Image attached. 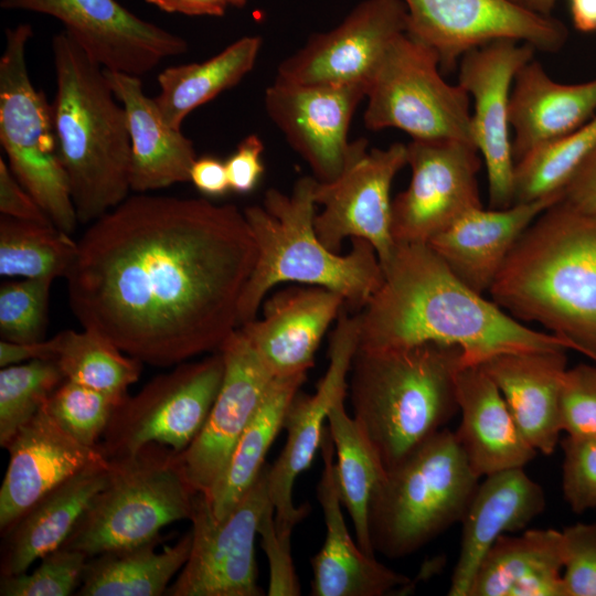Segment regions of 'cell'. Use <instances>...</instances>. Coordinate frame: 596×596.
I'll use <instances>...</instances> for the list:
<instances>
[{
    "instance_id": "6da1fadb",
    "label": "cell",
    "mask_w": 596,
    "mask_h": 596,
    "mask_svg": "<svg viewBox=\"0 0 596 596\" xmlns=\"http://www.w3.org/2000/svg\"><path fill=\"white\" fill-rule=\"evenodd\" d=\"M66 279L71 310L124 353L171 366L238 328L257 248L244 212L139 193L91 223Z\"/></svg>"
},
{
    "instance_id": "7a4b0ae2",
    "label": "cell",
    "mask_w": 596,
    "mask_h": 596,
    "mask_svg": "<svg viewBox=\"0 0 596 596\" xmlns=\"http://www.w3.org/2000/svg\"><path fill=\"white\" fill-rule=\"evenodd\" d=\"M383 281L356 313L358 348L456 345L465 365L508 352L570 350L565 339L536 331L465 285L426 243L396 244Z\"/></svg>"
},
{
    "instance_id": "3957f363",
    "label": "cell",
    "mask_w": 596,
    "mask_h": 596,
    "mask_svg": "<svg viewBox=\"0 0 596 596\" xmlns=\"http://www.w3.org/2000/svg\"><path fill=\"white\" fill-rule=\"evenodd\" d=\"M491 300L536 322L570 350H596V215L558 200L524 231L492 283Z\"/></svg>"
},
{
    "instance_id": "277c9868",
    "label": "cell",
    "mask_w": 596,
    "mask_h": 596,
    "mask_svg": "<svg viewBox=\"0 0 596 596\" xmlns=\"http://www.w3.org/2000/svg\"><path fill=\"white\" fill-rule=\"evenodd\" d=\"M52 103L60 159L79 223H93L128 198L131 141L124 106L104 68L65 31L52 41Z\"/></svg>"
},
{
    "instance_id": "5b68a950",
    "label": "cell",
    "mask_w": 596,
    "mask_h": 596,
    "mask_svg": "<svg viewBox=\"0 0 596 596\" xmlns=\"http://www.w3.org/2000/svg\"><path fill=\"white\" fill-rule=\"evenodd\" d=\"M462 366L464 353L456 345L356 349L348 376L352 416L385 470L445 428L456 414V379Z\"/></svg>"
},
{
    "instance_id": "8992f818",
    "label": "cell",
    "mask_w": 596,
    "mask_h": 596,
    "mask_svg": "<svg viewBox=\"0 0 596 596\" xmlns=\"http://www.w3.org/2000/svg\"><path fill=\"white\" fill-rule=\"evenodd\" d=\"M317 180L299 178L290 194L268 189L263 206L243 212L257 256L238 305V327L256 318L266 295L277 284L294 281L340 294L345 307L361 310L383 281V268L371 243L351 238L345 255L332 252L315 230Z\"/></svg>"
},
{
    "instance_id": "52a82bcc",
    "label": "cell",
    "mask_w": 596,
    "mask_h": 596,
    "mask_svg": "<svg viewBox=\"0 0 596 596\" xmlns=\"http://www.w3.org/2000/svg\"><path fill=\"white\" fill-rule=\"evenodd\" d=\"M455 433L443 428L385 473L369 505L375 553L405 557L460 522L479 485Z\"/></svg>"
},
{
    "instance_id": "ba28073f",
    "label": "cell",
    "mask_w": 596,
    "mask_h": 596,
    "mask_svg": "<svg viewBox=\"0 0 596 596\" xmlns=\"http://www.w3.org/2000/svg\"><path fill=\"white\" fill-rule=\"evenodd\" d=\"M196 494L182 453L147 444L131 455L108 460L105 487L62 546L89 558L151 541L168 524L191 519Z\"/></svg>"
},
{
    "instance_id": "9c48e42d",
    "label": "cell",
    "mask_w": 596,
    "mask_h": 596,
    "mask_svg": "<svg viewBox=\"0 0 596 596\" xmlns=\"http://www.w3.org/2000/svg\"><path fill=\"white\" fill-rule=\"evenodd\" d=\"M28 23L6 31L0 57V142L9 168L46 212L53 224L72 234L78 219L58 155L52 104L31 82Z\"/></svg>"
},
{
    "instance_id": "30bf717a",
    "label": "cell",
    "mask_w": 596,
    "mask_h": 596,
    "mask_svg": "<svg viewBox=\"0 0 596 596\" xmlns=\"http://www.w3.org/2000/svg\"><path fill=\"white\" fill-rule=\"evenodd\" d=\"M365 97L363 119L370 130L396 128L412 139L473 143L469 94L447 83L438 54L407 32L386 47Z\"/></svg>"
},
{
    "instance_id": "8fae6325",
    "label": "cell",
    "mask_w": 596,
    "mask_h": 596,
    "mask_svg": "<svg viewBox=\"0 0 596 596\" xmlns=\"http://www.w3.org/2000/svg\"><path fill=\"white\" fill-rule=\"evenodd\" d=\"M223 376L224 360L219 350L153 377L116 407L98 444L100 453L110 460L150 443L183 453L204 426Z\"/></svg>"
},
{
    "instance_id": "7c38bea8",
    "label": "cell",
    "mask_w": 596,
    "mask_h": 596,
    "mask_svg": "<svg viewBox=\"0 0 596 596\" xmlns=\"http://www.w3.org/2000/svg\"><path fill=\"white\" fill-rule=\"evenodd\" d=\"M268 465L237 504L216 518L198 492L191 521L189 557L168 587V596H260L255 540L268 496Z\"/></svg>"
},
{
    "instance_id": "4fadbf2b",
    "label": "cell",
    "mask_w": 596,
    "mask_h": 596,
    "mask_svg": "<svg viewBox=\"0 0 596 596\" xmlns=\"http://www.w3.org/2000/svg\"><path fill=\"white\" fill-rule=\"evenodd\" d=\"M406 149L411 181L392 200V236L396 244H427L466 213L482 207V160L473 143L457 139H412Z\"/></svg>"
},
{
    "instance_id": "5bb4252c",
    "label": "cell",
    "mask_w": 596,
    "mask_h": 596,
    "mask_svg": "<svg viewBox=\"0 0 596 596\" xmlns=\"http://www.w3.org/2000/svg\"><path fill=\"white\" fill-rule=\"evenodd\" d=\"M407 34L432 47L443 72L454 71L468 51L510 39L554 53L566 43L562 21L538 14L513 0H402Z\"/></svg>"
},
{
    "instance_id": "9a60e30c",
    "label": "cell",
    "mask_w": 596,
    "mask_h": 596,
    "mask_svg": "<svg viewBox=\"0 0 596 596\" xmlns=\"http://www.w3.org/2000/svg\"><path fill=\"white\" fill-rule=\"evenodd\" d=\"M404 166L406 145L368 150L365 141L334 181H317L315 201L322 211L313 223L324 246L339 253L347 238H363L374 247L381 266L390 260L396 247L391 231V185Z\"/></svg>"
},
{
    "instance_id": "2e32d148",
    "label": "cell",
    "mask_w": 596,
    "mask_h": 596,
    "mask_svg": "<svg viewBox=\"0 0 596 596\" xmlns=\"http://www.w3.org/2000/svg\"><path fill=\"white\" fill-rule=\"evenodd\" d=\"M6 10L51 15L104 70L142 76L167 57L188 51L187 41L126 9L116 0H1Z\"/></svg>"
},
{
    "instance_id": "e0dca14e",
    "label": "cell",
    "mask_w": 596,
    "mask_h": 596,
    "mask_svg": "<svg viewBox=\"0 0 596 596\" xmlns=\"http://www.w3.org/2000/svg\"><path fill=\"white\" fill-rule=\"evenodd\" d=\"M359 343L358 316L343 308L329 341V365L315 394L297 393L288 406L284 428L285 446L268 468V496L278 532L291 534L294 526L309 512L308 504L295 507L292 488L320 449L324 422L332 406L345 398L348 376Z\"/></svg>"
},
{
    "instance_id": "ac0fdd59",
    "label": "cell",
    "mask_w": 596,
    "mask_h": 596,
    "mask_svg": "<svg viewBox=\"0 0 596 596\" xmlns=\"http://www.w3.org/2000/svg\"><path fill=\"white\" fill-rule=\"evenodd\" d=\"M536 50L510 39L472 49L458 63V84L472 99L473 143L483 159L490 209L513 204L514 159L510 137L509 104L518 71Z\"/></svg>"
},
{
    "instance_id": "d6986e66",
    "label": "cell",
    "mask_w": 596,
    "mask_h": 596,
    "mask_svg": "<svg viewBox=\"0 0 596 596\" xmlns=\"http://www.w3.org/2000/svg\"><path fill=\"white\" fill-rule=\"evenodd\" d=\"M407 31L402 0H363L342 22L312 34L277 68L276 81L302 85H368L394 38Z\"/></svg>"
},
{
    "instance_id": "ffe728a7",
    "label": "cell",
    "mask_w": 596,
    "mask_h": 596,
    "mask_svg": "<svg viewBox=\"0 0 596 596\" xmlns=\"http://www.w3.org/2000/svg\"><path fill=\"white\" fill-rule=\"evenodd\" d=\"M364 85H302L276 81L265 92V108L292 149L321 183L334 181L366 141L348 132Z\"/></svg>"
},
{
    "instance_id": "44dd1931",
    "label": "cell",
    "mask_w": 596,
    "mask_h": 596,
    "mask_svg": "<svg viewBox=\"0 0 596 596\" xmlns=\"http://www.w3.org/2000/svg\"><path fill=\"white\" fill-rule=\"evenodd\" d=\"M224 376L204 426L182 453L192 487L209 496L274 375L237 328L223 342Z\"/></svg>"
},
{
    "instance_id": "7402d4cb",
    "label": "cell",
    "mask_w": 596,
    "mask_h": 596,
    "mask_svg": "<svg viewBox=\"0 0 596 596\" xmlns=\"http://www.w3.org/2000/svg\"><path fill=\"white\" fill-rule=\"evenodd\" d=\"M6 449L9 464L0 489V531L11 525L49 491L78 471L107 462L98 446L68 435L43 406Z\"/></svg>"
},
{
    "instance_id": "603a6c76",
    "label": "cell",
    "mask_w": 596,
    "mask_h": 596,
    "mask_svg": "<svg viewBox=\"0 0 596 596\" xmlns=\"http://www.w3.org/2000/svg\"><path fill=\"white\" fill-rule=\"evenodd\" d=\"M263 317L243 323L246 337L274 376L307 373L330 324L345 307L343 297L318 286L276 291L262 305Z\"/></svg>"
},
{
    "instance_id": "cb8c5ba5",
    "label": "cell",
    "mask_w": 596,
    "mask_h": 596,
    "mask_svg": "<svg viewBox=\"0 0 596 596\" xmlns=\"http://www.w3.org/2000/svg\"><path fill=\"white\" fill-rule=\"evenodd\" d=\"M320 449L323 466L317 486V498L323 513L326 538L311 558L313 596H384L411 584L407 576L365 554L348 531L339 494L334 446L328 426Z\"/></svg>"
},
{
    "instance_id": "d4e9b609",
    "label": "cell",
    "mask_w": 596,
    "mask_h": 596,
    "mask_svg": "<svg viewBox=\"0 0 596 596\" xmlns=\"http://www.w3.org/2000/svg\"><path fill=\"white\" fill-rule=\"evenodd\" d=\"M562 194L505 209H475L427 244L470 289L488 292L524 231Z\"/></svg>"
},
{
    "instance_id": "484cf974",
    "label": "cell",
    "mask_w": 596,
    "mask_h": 596,
    "mask_svg": "<svg viewBox=\"0 0 596 596\" xmlns=\"http://www.w3.org/2000/svg\"><path fill=\"white\" fill-rule=\"evenodd\" d=\"M545 505L542 487L523 468L485 477L460 521V550L448 595L468 596L480 562L497 539L525 529Z\"/></svg>"
},
{
    "instance_id": "4316f807",
    "label": "cell",
    "mask_w": 596,
    "mask_h": 596,
    "mask_svg": "<svg viewBox=\"0 0 596 596\" xmlns=\"http://www.w3.org/2000/svg\"><path fill=\"white\" fill-rule=\"evenodd\" d=\"M566 351L508 352L479 364L498 386L524 438L543 455L555 450L563 432L561 393Z\"/></svg>"
},
{
    "instance_id": "83f0119b",
    "label": "cell",
    "mask_w": 596,
    "mask_h": 596,
    "mask_svg": "<svg viewBox=\"0 0 596 596\" xmlns=\"http://www.w3.org/2000/svg\"><path fill=\"white\" fill-rule=\"evenodd\" d=\"M460 425L456 440L479 477L524 468L538 454L519 429L498 386L480 365L462 366L456 379Z\"/></svg>"
},
{
    "instance_id": "f1b7e54d",
    "label": "cell",
    "mask_w": 596,
    "mask_h": 596,
    "mask_svg": "<svg viewBox=\"0 0 596 596\" xmlns=\"http://www.w3.org/2000/svg\"><path fill=\"white\" fill-rule=\"evenodd\" d=\"M124 106L131 141V190L146 193L190 181L195 149L181 129L164 120L155 98L143 93L139 76L104 70Z\"/></svg>"
},
{
    "instance_id": "f546056e",
    "label": "cell",
    "mask_w": 596,
    "mask_h": 596,
    "mask_svg": "<svg viewBox=\"0 0 596 596\" xmlns=\"http://www.w3.org/2000/svg\"><path fill=\"white\" fill-rule=\"evenodd\" d=\"M596 113V77L578 84L553 81L532 58L517 73L510 96L514 163L535 148L565 136Z\"/></svg>"
},
{
    "instance_id": "4dcf8cb0",
    "label": "cell",
    "mask_w": 596,
    "mask_h": 596,
    "mask_svg": "<svg viewBox=\"0 0 596 596\" xmlns=\"http://www.w3.org/2000/svg\"><path fill=\"white\" fill-rule=\"evenodd\" d=\"M108 461L89 466L44 494L2 534L0 574L17 575L61 547L105 487Z\"/></svg>"
},
{
    "instance_id": "1f68e13d",
    "label": "cell",
    "mask_w": 596,
    "mask_h": 596,
    "mask_svg": "<svg viewBox=\"0 0 596 596\" xmlns=\"http://www.w3.org/2000/svg\"><path fill=\"white\" fill-rule=\"evenodd\" d=\"M562 531L503 534L481 560L468 596H564Z\"/></svg>"
},
{
    "instance_id": "d6a6232c",
    "label": "cell",
    "mask_w": 596,
    "mask_h": 596,
    "mask_svg": "<svg viewBox=\"0 0 596 596\" xmlns=\"http://www.w3.org/2000/svg\"><path fill=\"white\" fill-rule=\"evenodd\" d=\"M166 538L102 552L85 564L77 596H160L185 564L191 529L173 545L157 551Z\"/></svg>"
},
{
    "instance_id": "836d02e7",
    "label": "cell",
    "mask_w": 596,
    "mask_h": 596,
    "mask_svg": "<svg viewBox=\"0 0 596 596\" xmlns=\"http://www.w3.org/2000/svg\"><path fill=\"white\" fill-rule=\"evenodd\" d=\"M306 379L307 373L273 377L221 479L206 496L216 518L225 517L262 472L266 455L284 428L288 406Z\"/></svg>"
},
{
    "instance_id": "e575fe53",
    "label": "cell",
    "mask_w": 596,
    "mask_h": 596,
    "mask_svg": "<svg viewBox=\"0 0 596 596\" xmlns=\"http://www.w3.org/2000/svg\"><path fill=\"white\" fill-rule=\"evenodd\" d=\"M262 42L257 35L243 36L202 63L164 68L158 75L160 92L155 100L167 124L181 129L195 108L237 85L253 70Z\"/></svg>"
},
{
    "instance_id": "d590c367",
    "label": "cell",
    "mask_w": 596,
    "mask_h": 596,
    "mask_svg": "<svg viewBox=\"0 0 596 596\" xmlns=\"http://www.w3.org/2000/svg\"><path fill=\"white\" fill-rule=\"evenodd\" d=\"M327 423L337 455L336 472L342 505L351 517L360 549L375 556L369 531V505L385 468L368 436L347 413L344 398L332 406Z\"/></svg>"
},
{
    "instance_id": "8d00e7d4",
    "label": "cell",
    "mask_w": 596,
    "mask_h": 596,
    "mask_svg": "<svg viewBox=\"0 0 596 596\" xmlns=\"http://www.w3.org/2000/svg\"><path fill=\"white\" fill-rule=\"evenodd\" d=\"M77 252L78 243L54 224L0 217L1 276L65 278Z\"/></svg>"
},
{
    "instance_id": "74e56055",
    "label": "cell",
    "mask_w": 596,
    "mask_h": 596,
    "mask_svg": "<svg viewBox=\"0 0 596 596\" xmlns=\"http://www.w3.org/2000/svg\"><path fill=\"white\" fill-rule=\"evenodd\" d=\"M55 362L64 380L103 392L121 403L141 374L142 362L124 354L104 337L87 330L56 334Z\"/></svg>"
},
{
    "instance_id": "f35d334b",
    "label": "cell",
    "mask_w": 596,
    "mask_h": 596,
    "mask_svg": "<svg viewBox=\"0 0 596 596\" xmlns=\"http://www.w3.org/2000/svg\"><path fill=\"white\" fill-rule=\"evenodd\" d=\"M596 149V115L574 131L544 143L514 166L513 204L562 194Z\"/></svg>"
},
{
    "instance_id": "ab89813d",
    "label": "cell",
    "mask_w": 596,
    "mask_h": 596,
    "mask_svg": "<svg viewBox=\"0 0 596 596\" xmlns=\"http://www.w3.org/2000/svg\"><path fill=\"white\" fill-rule=\"evenodd\" d=\"M64 381L55 360H33L0 370V445L6 448L18 430L44 406Z\"/></svg>"
},
{
    "instance_id": "60d3db41",
    "label": "cell",
    "mask_w": 596,
    "mask_h": 596,
    "mask_svg": "<svg viewBox=\"0 0 596 596\" xmlns=\"http://www.w3.org/2000/svg\"><path fill=\"white\" fill-rule=\"evenodd\" d=\"M119 404L103 392L64 380L44 407L74 439L85 446L97 447Z\"/></svg>"
},
{
    "instance_id": "b9f144b4",
    "label": "cell",
    "mask_w": 596,
    "mask_h": 596,
    "mask_svg": "<svg viewBox=\"0 0 596 596\" xmlns=\"http://www.w3.org/2000/svg\"><path fill=\"white\" fill-rule=\"evenodd\" d=\"M53 279L22 278L0 286V334L10 342L44 340Z\"/></svg>"
},
{
    "instance_id": "7bdbcfd3",
    "label": "cell",
    "mask_w": 596,
    "mask_h": 596,
    "mask_svg": "<svg viewBox=\"0 0 596 596\" xmlns=\"http://www.w3.org/2000/svg\"><path fill=\"white\" fill-rule=\"evenodd\" d=\"M88 556L61 546L40 558L31 573L0 575L1 596H70L81 586Z\"/></svg>"
},
{
    "instance_id": "ee69618b",
    "label": "cell",
    "mask_w": 596,
    "mask_h": 596,
    "mask_svg": "<svg viewBox=\"0 0 596 596\" xmlns=\"http://www.w3.org/2000/svg\"><path fill=\"white\" fill-rule=\"evenodd\" d=\"M562 448L565 501L575 513L596 508V435H567Z\"/></svg>"
},
{
    "instance_id": "f6af8a7d",
    "label": "cell",
    "mask_w": 596,
    "mask_h": 596,
    "mask_svg": "<svg viewBox=\"0 0 596 596\" xmlns=\"http://www.w3.org/2000/svg\"><path fill=\"white\" fill-rule=\"evenodd\" d=\"M561 425L568 436L596 435V365L567 368L561 393Z\"/></svg>"
},
{
    "instance_id": "bcb514c9",
    "label": "cell",
    "mask_w": 596,
    "mask_h": 596,
    "mask_svg": "<svg viewBox=\"0 0 596 596\" xmlns=\"http://www.w3.org/2000/svg\"><path fill=\"white\" fill-rule=\"evenodd\" d=\"M562 534L563 595L596 596V523H575Z\"/></svg>"
},
{
    "instance_id": "7dc6e473",
    "label": "cell",
    "mask_w": 596,
    "mask_h": 596,
    "mask_svg": "<svg viewBox=\"0 0 596 596\" xmlns=\"http://www.w3.org/2000/svg\"><path fill=\"white\" fill-rule=\"evenodd\" d=\"M269 564L268 595H300V585L294 568L290 553L291 534L280 533L275 528V515L272 502L266 507L258 526Z\"/></svg>"
},
{
    "instance_id": "c3c4849f",
    "label": "cell",
    "mask_w": 596,
    "mask_h": 596,
    "mask_svg": "<svg viewBox=\"0 0 596 596\" xmlns=\"http://www.w3.org/2000/svg\"><path fill=\"white\" fill-rule=\"evenodd\" d=\"M263 151L264 143L254 134L238 143L235 152L225 161L230 190L237 193L254 190L264 172Z\"/></svg>"
},
{
    "instance_id": "681fc988",
    "label": "cell",
    "mask_w": 596,
    "mask_h": 596,
    "mask_svg": "<svg viewBox=\"0 0 596 596\" xmlns=\"http://www.w3.org/2000/svg\"><path fill=\"white\" fill-rule=\"evenodd\" d=\"M0 212L9 217L53 224L46 212L18 181L9 166L0 158Z\"/></svg>"
},
{
    "instance_id": "f907efd6",
    "label": "cell",
    "mask_w": 596,
    "mask_h": 596,
    "mask_svg": "<svg viewBox=\"0 0 596 596\" xmlns=\"http://www.w3.org/2000/svg\"><path fill=\"white\" fill-rule=\"evenodd\" d=\"M561 201L582 213L596 215V149L563 189Z\"/></svg>"
},
{
    "instance_id": "816d5d0a",
    "label": "cell",
    "mask_w": 596,
    "mask_h": 596,
    "mask_svg": "<svg viewBox=\"0 0 596 596\" xmlns=\"http://www.w3.org/2000/svg\"><path fill=\"white\" fill-rule=\"evenodd\" d=\"M190 181L200 192L211 196L223 195L230 190L225 162L211 156L195 159Z\"/></svg>"
},
{
    "instance_id": "f5cc1de1",
    "label": "cell",
    "mask_w": 596,
    "mask_h": 596,
    "mask_svg": "<svg viewBox=\"0 0 596 596\" xmlns=\"http://www.w3.org/2000/svg\"><path fill=\"white\" fill-rule=\"evenodd\" d=\"M57 353L56 334L49 339L36 342H0V366L20 364L33 360H55Z\"/></svg>"
},
{
    "instance_id": "db71d44e",
    "label": "cell",
    "mask_w": 596,
    "mask_h": 596,
    "mask_svg": "<svg viewBox=\"0 0 596 596\" xmlns=\"http://www.w3.org/2000/svg\"><path fill=\"white\" fill-rule=\"evenodd\" d=\"M167 13H179L190 17H222L225 14L228 0H146Z\"/></svg>"
},
{
    "instance_id": "11a10c76",
    "label": "cell",
    "mask_w": 596,
    "mask_h": 596,
    "mask_svg": "<svg viewBox=\"0 0 596 596\" xmlns=\"http://www.w3.org/2000/svg\"><path fill=\"white\" fill-rule=\"evenodd\" d=\"M573 24L584 33L596 31V0H568Z\"/></svg>"
},
{
    "instance_id": "9f6ffc18",
    "label": "cell",
    "mask_w": 596,
    "mask_h": 596,
    "mask_svg": "<svg viewBox=\"0 0 596 596\" xmlns=\"http://www.w3.org/2000/svg\"><path fill=\"white\" fill-rule=\"evenodd\" d=\"M520 6L541 15L550 17L555 7L556 0H513Z\"/></svg>"
},
{
    "instance_id": "6f0895ef",
    "label": "cell",
    "mask_w": 596,
    "mask_h": 596,
    "mask_svg": "<svg viewBox=\"0 0 596 596\" xmlns=\"http://www.w3.org/2000/svg\"><path fill=\"white\" fill-rule=\"evenodd\" d=\"M584 355H586L587 358H589L592 361H594L596 363V350H593V349H582L579 351H577Z\"/></svg>"
},
{
    "instance_id": "680465c9",
    "label": "cell",
    "mask_w": 596,
    "mask_h": 596,
    "mask_svg": "<svg viewBox=\"0 0 596 596\" xmlns=\"http://www.w3.org/2000/svg\"><path fill=\"white\" fill-rule=\"evenodd\" d=\"M230 1V6L232 7H236V8H243L247 0H228Z\"/></svg>"
}]
</instances>
